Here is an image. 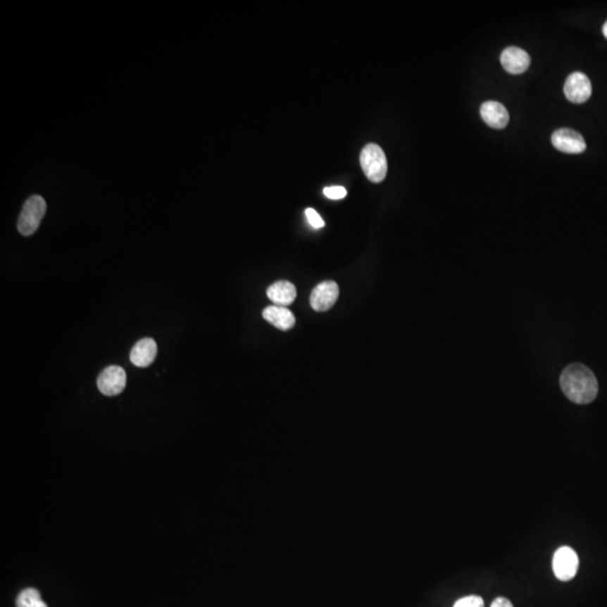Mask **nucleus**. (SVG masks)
<instances>
[{"label":"nucleus","instance_id":"1","mask_svg":"<svg viewBox=\"0 0 607 607\" xmlns=\"http://www.w3.org/2000/svg\"><path fill=\"white\" fill-rule=\"evenodd\" d=\"M560 387L567 399L576 404H589L599 394V382L589 368L574 363L563 369Z\"/></svg>","mask_w":607,"mask_h":607},{"label":"nucleus","instance_id":"2","mask_svg":"<svg viewBox=\"0 0 607 607\" xmlns=\"http://www.w3.org/2000/svg\"><path fill=\"white\" fill-rule=\"evenodd\" d=\"M360 163L365 177L370 182L379 184L386 178L388 170L387 159L384 150L379 145L375 143L365 145L360 156Z\"/></svg>","mask_w":607,"mask_h":607},{"label":"nucleus","instance_id":"3","mask_svg":"<svg viewBox=\"0 0 607 607\" xmlns=\"http://www.w3.org/2000/svg\"><path fill=\"white\" fill-rule=\"evenodd\" d=\"M46 212V203L44 198L33 195L28 198L23 206L20 218L17 222V229L20 234L30 237L39 229L41 220Z\"/></svg>","mask_w":607,"mask_h":607},{"label":"nucleus","instance_id":"4","mask_svg":"<svg viewBox=\"0 0 607 607\" xmlns=\"http://www.w3.org/2000/svg\"><path fill=\"white\" fill-rule=\"evenodd\" d=\"M580 567L578 554L570 546H561L554 552L552 569L558 580L569 582L576 576Z\"/></svg>","mask_w":607,"mask_h":607},{"label":"nucleus","instance_id":"5","mask_svg":"<svg viewBox=\"0 0 607 607\" xmlns=\"http://www.w3.org/2000/svg\"><path fill=\"white\" fill-rule=\"evenodd\" d=\"M340 295V289L337 282L327 280L320 282L313 289L309 296L311 306L316 312H326L334 306Z\"/></svg>","mask_w":607,"mask_h":607},{"label":"nucleus","instance_id":"6","mask_svg":"<svg viewBox=\"0 0 607 607\" xmlns=\"http://www.w3.org/2000/svg\"><path fill=\"white\" fill-rule=\"evenodd\" d=\"M563 92L571 103H585L592 96L591 80L582 73H571L565 80Z\"/></svg>","mask_w":607,"mask_h":607},{"label":"nucleus","instance_id":"7","mask_svg":"<svg viewBox=\"0 0 607 607\" xmlns=\"http://www.w3.org/2000/svg\"><path fill=\"white\" fill-rule=\"evenodd\" d=\"M98 388L106 396H116L122 393L126 384V373L118 365H109L98 377Z\"/></svg>","mask_w":607,"mask_h":607},{"label":"nucleus","instance_id":"8","mask_svg":"<svg viewBox=\"0 0 607 607\" xmlns=\"http://www.w3.org/2000/svg\"><path fill=\"white\" fill-rule=\"evenodd\" d=\"M551 142L557 150L565 154H582L586 150V142L582 134L569 128H560L552 134Z\"/></svg>","mask_w":607,"mask_h":607},{"label":"nucleus","instance_id":"9","mask_svg":"<svg viewBox=\"0 0 607 607\" xmlns=\"http://www.w3.org/2000/svg\"><path fill=\"white\" fill-rule=\"evenodd\" d=\"M501 63L507 73L521 75L529 69L531 59L525 51L516 46H510L501 54Z\"/></svg>","mask_w":607,"mask_h":607},{"label":"nucleus","instance_id":"10","mask_svg":"<svg viewBox=\"0 0 607 607\" xmlns=\"http://www.w3.org/2000/svg\"><path fill=\"white\" fill-rule=\"evenodd\" d=\"M480 115L487 125L496 130H503L510 122V114L506 107L499 101H490L482 104Z\"/></svg>","mask_w":607,"mask_h":607},{"label":"nucleus","instance_id":"11","mask_svg":"<svg viewBox=\"0 0 607 607\" xmlns=\"http://www.w3.org/2000/svg\"><path fill=\"white\" fill-rule=\"evenodd\" d=\"M156 352H158V346L156 341L151 337H145L133 346L130 359L137 367H149L156 359Z\"/></svg>","mask_w":607,"mask_h":607},{"label":"nucleus","instance_id":"12","mask_svg":"<svg viewBox=\"0 0 607 607\" xmlns=\"http://www.w3.org/2000/svg\"><path fill=\"white\" fill-rule=\"evenodd\" d=\"M262 315L267 322L273 324L280 331H288L295 326V316L286 307L277 306V305L268 306L267 308L263 309Z\"/></svg>","mask_w":607,"mask_h":607},{"label":"nucleus","instance_id":"13","mask_svg":"<svg viewBox=\"0 0 607 607\" xmlns=\"http://www.w3.org/2000/svg\"><path fill=\"white\" fill-rule=\"evenodd\" d=\"M267 296L277 306L286 307L294 303L297 296V290L292 282L280 280L268 288Z\"/></svg>","mask_w":607,"mask_h":607},{"label":"nucleus","instance_id":"14","mask_svg":"<svg viewBox=\"0 0 607 607\" xmlns=\"http://www.w3.org/2000/svg\"><path fill=\"white\" fill-rule=\"evenodd\" d=\"M17 607H48L41 599V594L37 589L27 588L18 595L16 599Z\"/></svg>","mask_w":607,"mask_h":607},{"label":"nucleus","instance_id":"15","mask_svg":"<svg viewBox=\"0 0 607 607\" xmlns=\"http://www.w3.org/2000/svg\"><path fill=\"white\" fill-rule=\"evenodd\" d=\"M484 605L485 603H484V599L482 597L471 595V596L460 599L456 602L453 607H484Z\"/></svg>","mask_w":607,"mask_h":607},{"label":"nucleus","instance_id":"16","mask_svg":"<svg viewBox=\"0 0 607 607\" xmlns=\"http://www.w3.org/2000/svg\"><path fill=\"white\" fill-rule=\"evenodd\" d=\"M323 192L324 195L330 199H342L348 194L346 188L341 186L326 187L324 188Z\"/></svg>","mask_w":607,"mask_h":607},{"label":"nucleus","instance_id":"17","mask_svg":"<svg viewBox=\"0 0 607 607\" xmlns=\"http://www.w3.org/2000/svg\"><path fill=\"white\" fill-rule=\"evenodd\" d=\"M305 215H306L307 220H308L309 224L314 227V229L318 230L322 229L325 225L324 223V220H322L318 213L313 208H307L305 211Z\"/></svg>","mask_w":607,"mask_h":607},{"label":"nucleus","instance_id":"18","mask_svg":"<svg viewBox=\"0 0 607 607\" xmlns=\"http://www.w3.org/2000/svg\"><path fill=\"white\" fill-rule=\"evenodd\" d=\"M490 607H513V604L505 597H497V599H494Z\"/></svg>","mask_w":607,"mask_h":607},{"label":"nucleus","instance_id":"19","mask_svg":"<svg viewBox=\"0 0 607 607\" xmlns=\"http://www.w3.org/2000/svg\"><path fill=\"white\" fill-rule=\"evenodd\" d=\"M603 34H604V37L607 39V22L603 26Z\"/></svg>","mask_w":607,"mask_h":607}]
</instances>
